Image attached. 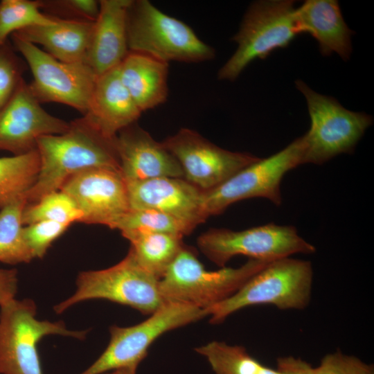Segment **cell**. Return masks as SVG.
<instances>
[{
	"label": "cell",
	"instance_id": "cell-1",
	"mask_svg": "<svg viewBox=\"0 0 374 374\" xmlns=\"http://www.w3.org/2000/svg\"><path fill=\"white\" fill-rule=\"evenodd\" d=\"M115 139L105 136L84 116L71 121L62 134L40 137L36 147L39 170L26 195L27 204L60 190L67 179L82 170L107 168L121 171Z\"/></svg>",
	"mask_w": 374,
	"mask_h": 374
},
{
	"label": "cell",
	"instance_id": "cell-15",
	"mask_svg": "<svg viewBox=\"0 0 374 374\" xmlns=\"http://www.w3.org/2000/svg\"><path fill=\"white\" fill-rule=\"evenodd\" d=\"M69 125L45 111L23 80L0 109V150L14 155L27 154L36 150L40 137L62 134Z\"/></svg>",
	"mask_w": 374,
	"mask_h": 374
},
{
	"label": "cell",
	"instance_id": "cell-29",
	"mask_svg": "<svg viewBox=\"0 0 374 374\" xmlns=\"http://www.w3.org/2000/svg\"><path fill=\"white\" fill-rule=\"evenodd\" d=\"M53 18L40 10L39 0L0 1V44L12 33L36 25L48 24Z\"/></svg>",
	"mask_w": 374,
	"mask_h": 374
},
{
	"label": "cell",
	"instance_id": "cell-36",
	"mask_svg": "<svg viewBox=\"0 0 374 374\" xmlns=\"http://www.w3.org/2000/svg\"><path fill=\"white\" fill-rule=\"evenodd\" d=\"M136 369L133 368H120L114 370L108 374H136Z\"/></svg>",
	"mask_w": 374,
	"mask_h": 374
},
{
	"label": "cell",
	"instance_id": "cell-2",
	"mask_svg": "<svg viewBox=\"0 0 374 374\" xmlns=\"http://www.w3.org/2000/svg\"><path fill=\"white\" fill-rule=\"evenodd\" d=\"M313 269L310 261L292 258L268 262L233 295L206 309L210 322H223L247 307L269 305L281 310L305 309L311 300Z\"/></svg>",
	"mask_w": 374,
	"mask_h": 374
},
{
	"label": "cell",
	"instance_id": "cell-9",
	"mask_svg": "<svg viewBox=\"0 0 374 374\" xmlns=\"http://www.w3.org/2000/svg\"><path fill=\"white\" fill-rule=\"evenodd\" d=\"M208 316L205 309L165 301L146 320L130 327L112 326L102 355L80 374H101L120 368L136 369L150 345L162 334Z\"/></svg>",
	"mask_w": 374,
	"mask_h": 374
},
{
	"label": "cell",
	"instance_id": "cell-26",
	"mask_svg": "<svg viewBox=\"0 0 374 374\" xmlns=\"http://www.w3.org/2000/svg\"><path fill=\"white\" fill-rule=\"evenodd\" d=\"M26 197L0 208V262L17 265L30 262L33 257L24 237L23 211Z\"/></svg>",
	"mask_w": 374,
	"mask_h": 374
},
{
	"label": "cell",
	"instance_id": "cell-7",
	"mask_svg": "<svg viewBox=\"0 0 374 374\" xmlns=\"http://www.w3.org/2000/svg\"><path fill=\"white\" fill-rule=\"evenodd\" d=\"M295 83L306 99L311 123L303 135L304 163L323 164L340 154L353 152L373 118L346 109L334 98L313 91L302 80Z\"/></svg>",
	"mask_w": 374,
	"mask_h": 374
},
{
	"label": "cell",
	"instance_id": "cell-30",
	"mask_svg": "<svg viewBox=\"0 0 374 374\" xmlns=\"http://www.w3.org/2000/svg\"><path fill=\"white\" fill-rule=\"evenodd\" d=\"M9 41L0 44V109L10 100L24 80L26 62Z\"/></svg>",
	"mask_w": 374,
	"mask_h": 374
},
{
	"label": "cell",
	"instance_id": "cell-33",
	"mask_svg": "<svg viewBox=\"0 0 374 374\" xmlns=\"http://www.w3.org/2000/svg\"><path fill=\"white\" fill-rule=\"evenodd\" d=\"M315 374H374V366L337 350L328 353L314 367Z\"/></svg>",
	"mask_w": 374,
	"mask_h": 374
},
{
	"label": "cell",
	"instance_id": "cell-21",
	"mask_svg": "<svg viewBox=\"0 0 374 374\" xmlns=\"http://www.w3.org/2000/svg\"><path fill=\"white\" fill-rule=\"evenodd\" d=\"M52 18L51 24L30 26L12 35L43 46L44 51L60 61L84 62L94 21Z\"/></svg>",
	"mask_w": 374,
	"mask_h": 374
},
{
	"label": "cell",
	"instance_id": "cell-24",
	"mask_svg": "<svg viewBox=\"0 0 374 374\" xmlns=\"http://www.w3.org/2000/svg\"><path fill=\"white\" fill-rule=\"evenodd\" d=\"M39 170L37 149L22 155L0 158V208L26 195Z\"/></svg>",
	"mask_w": 374,
	"mask_h": 374
},
{
	"label": "cell",
	"instance_id": "cell-19",
	"mask_svg": "<svg viewBox=\"0 0 374 374\" xmlns=\"http://www.w3.org/2000/svg\"><path fill=\"white\" fill-rule=\"evenodd\" d=\"M141 114L122 83L116 67L97 77L82 116L105 136L114 139L136 123Z\"/></svg>",
	"mask_w": 374,
	"mask_h": 374
},
{
	"label": "cell",
	"instance_id": "cell-25",
	"mask_svg": "<svg viewBox=\"0 0 374 374\" xmlns=\"http://www.w3.org/2000/svg\"><path fill=\"white\" fill-rule=\"evenodd\" d=\"M195 350L206 357L215 374H283L260 362L241 346L214 341Z\"/></svg>",
	"mask_w": 374,
	"mask_h": 374
},
{
	"label": "cell",
	"instance_id": "cell-16",
	"mask_svg": "<svg viewBox=\"0 0 374 374\" xmlns=\"http://www.w3.org/2000/svg\"><path fill=\"white\" fill-rule=\"evenodd\" d=\"M115 144L121 173L126 183L158 177L184 178L172 154L136 123L119 132Z\"/></svg>",
	"mask_w": 374,
	"mask_h": 374
},
{
	"label": "cell",
	"instance_id": "cell-27",
	"mask_svg": "<svg viewBox=\"0 0 374 374\" xmlns=\"http://www.w3.org/2000/svg\"><path fill=\"white\" fill-rule=\"evenodd\" d=\"M196 226L168 213L152 209H130L114 229L128 232L163 233L183 238Z\"/></svg>",
	"mask_w": 374,
	"mask_h": 374
},
{
	"label": "cell",
	"instance_id": "cell-20",
	"mask_svg": "<svg viewBox=\"0 0 374 374\" xmlns=\"http://www.w3.org/2000/svg\"><path fill=\"white\" fill-rule=\"evenodd\" d=\"M296 17L300 33L310 34L322 55L336 53L344 60L349 59L354 32L345 23L337 1H305L296 8Z\"/></svg>",
	"mask_w": 374,
	"mask_h": 374
},
{
	"label": "cell",
	"instance_id": "cell-14",
	"mask_svg": "<svg viewBox=\"0 0 374 374\" xmlns=\"http://www.w3.org/2000/svg\"><path fill=\"white\" fill-rule=\"evenodd\" d=\"M60 190L69 196L82 212L80 222L114 229L130 210L127 184L118 170L93 168L82 170L67 179Z\"/></svg>",
	"mask_w": 374,
	"mask_h": 374
},
{
	"label": "cell",
	"instance_id": "cell-34",
	"mask_svg": "<svg viewBox=\"0 0 374 374\" xmlns=\"http://www.w3.org/2000/svg\"><path fill=\"white\" fill-rule=\"evenodd\" d=\"M17 283V271L15 269H0V306L15 299Z\"/></svg>",
	"mask_w": 374,
	"mask_h": 374
},
{
	"label": "cell",
	"instance_id": "cell-32",
	"mask_svg": "<svg viewBox=\"0 0 374 374\" xmlns=\"http://www.w3.org/2000/svg\"><path fill=\"white\" fill-rule=\"evenodd\" d=\"M70 226L69 224L42 221L24 226V237L33 258H42L52 243Z\"/></svg>",
	"mask_w": 374,
	"mask_h": 374
},
{
	"label": "cell",
	"instance_id": "cell-35",
	"mask_svg": "<svg viewBox=\"0 0 374 374\" xmlns=\"http://www.w3.org/2000/svg\"><path fill=\"white\" fill-rule=\"evenodd\" d=\"M276 369L283 374H315L314 367L306 361L293 356L278 357Z\"/></svg>",
	"mask_w": 374,
	"mask_h": 374
},
{
	"label": "cell",
	"instance_id": "cell-18",
	"mask_svg": "<svg viewBox=\"0 0 374 374\" xmlns=\"http://www.w3.org/2000/svg\"><path fill=\"white\" fill-rule=\"evenodd\" d=\"M131 0H100L84 62L99 76L119 66L129 53L127 12Z\"/></svg>",
	"mask_w": 374,
	"mask_h": 374
},
{
	"label": "cell",
	"instance_id": "cell-11",
	"mask_svg": "<svg viewBox=\"0 0 374 374\" xmlns=\"http://www.w3.org/2000/svg\"><path fill=\"white\" fill-rule=\"evenodd\" d=\"M202 252L220 267L234 256L271 262L296 253L310 254L314 245L305 240L293 226L269 223L242 231L212 229L197 239Z\"/></svg>",
	"mask_w": 374,
	"mask_h": 374
},
{
	"label": "cell",
	"instance_id": "cell-17",
	"mask_svg": "<svg viewBox=\"0 0 374 374\" xmlns=\"http://www.w3.org/2000/svg\"><path fill=\"white\" fill-rule=\"evenodd\" d=\"M126 184L130 209L157 210L195 226L206 220L203 192L184 178L158 177Z\"/></svg>",
	"mask_w": 374,
	"mask_h": 374
},
{
	"label": "cell",
	"instance_id": "cell-31",
	"mask_svg": "<svg viewBox=\"0 0 374 374\" xmlns=\"http://www.w3.org/2000/svg\"><path fill=\"white\" fill-rule=\"evenodd\" d=\"M41 11L50 17L93 22L100 9L96 0H39Z\"/></svg>",
	"mask_w": 374,
	"mask_h": 374
},
{
	"label": "cell",
	"instance_id": "cell-5",
	"mask_svg": "<svg viewBox=\"0 0 374 374\" xmlns=\"http://www.w3.org/2000/svg\"><path fill=\"white\" fill-rule=\"evenodd\" d=\"M300 34L294 2L258 1L244 15L238 32L232 37L238 44L233 55L217 73L220 80H235L254 60L265 59L272 51L287 46Z\"/></svg>",
	"mask_w": 374,
	"mask_h": 374
},
{
	"label": "cell",
	"instance_id": "cell-4",
	"mask_svg": "<svg viewBox=\"0 0 374 374\" xmlns=\"http://www.w3.org/2000/svg\"><path fill=\"white\" fill-rule=\"evenodd\" d=\"M268 262L249 259L237 268L205 269L191 249L184 247L159 279L163 301L207 309L233 295Z\"/></svg>",
	"mask_w": 374,
	"mask_h": 374
},
{
	"label": "cell",
	"instance_id": "cell-23",
	"mask_svg": "<svg viewBox=\"0 0 374 374\" xmlns=\"http://www.w3.org/2000/svg\"><path fill=\"white\" fill-rule=\"evenodd\" d=\"M130 242L139 262L160 279L184 247L181 237L163 233H121Z\"/></svg>",
	"mask_w": 374,
	"mask_h": 374
},
{
	"label": "cell",
	"instance_id": "cell-13",
	"mask_svg": "<svg viewBox=\"0 0 374 374\" xmlns=\"http://www.w3.org/2000/svg\"><path fill=\"white\" fill-rule=\"evenodd\" d=\"M162 143L179 162L184 179L202 192L217 187L260 159L223 149L189 128L180 129Z\"/></svg>",
	"mask_w": 374,
	"mask_h": 374
},
{
	"label": "cell",
	"instance_id": "cell-8",
	"mask_svg": "<svg viewBox=\"0 0 374 374\" xmlns=\"http://www.w3.org/2000/svg\"><path fill=\"white\" fill-rule=\"evenodd\" d=\"M36 312L29 299L0 306V374H43L37 345L44 337L86 336L87 331L67 330L63 321L37 320Z\"/></svg>",
	"mask_w": 374,
	"mask_h": 374
},
{
	"label": "cell",
	"instance_id": "cell-22",
	"mask_svg": "<svg viewBox=\"0 0 374 374\" xmlns=\"http://www.w3.org/2000/svg\"><path fill=\"white\" fill-rule=\"evenodd\" d=\"M169 63L129 51L118 66L122 83L141 112L166 101Z\"/></svg>",
	"mask_w": 374,
	"mask_h": 374
},
{
	"label": "cell",
	"instance_id": "cell-10",
	"mask_svg": "<svg viewBox=\"0 0 374 374\" xmlns=\"http://www.w3.org/2000/svg\"><path fill=\"white\" fill-rule=\"evenodd\" d=\"M303 136L278 152L246 166L217 187L203 192L204 217L222 213L231 204L245 199L262 197L276 206L282 203L280 185L284 175L304 164Z\"/></svg>",
	"mask_w": 374,
	"mask_h": 374
},
{
	"label": "cell",
	"instance_id": "cell-12",
	"mask_svg": "<svg viewBox=\"0 0 374 374\" xmlns=\"http://www.w3.org/2000/svg\"><path fill=\"white\" fill-rule=\"evenodd\" d=\"M11 39L31 71L33 79L28 87L37 100L66 105L84 115L98 77L90 66L84 62L60 61L15 35Z\"/></svg>",
	"mask_w": 374,
	"mask_h": 374
},
{
	"label": "cell",
	"instance_id": "cell-3",
	"mask_svg": "<svg viewBox=\"0 0 374 374\" xmlns=\"http://www.w3.org/2000/svg\"><path fill=\"white\" fill-rule=\"evenodd\" d=\"M129 51L169 63H199L212 60L215 50L182 21L158 9L148 0H131L127 12Z\"/></svg>",
	"mask_w": 374,
	"mask_h": 374
},
{
	"label": "cell",
	"instance_id": "cell-28",
	"mask_svg": "<svg viewBox=\"0 0 374 374\" xmlns=\"http://www.w3.org/2000/svg\"><path fill=\"white\" fill-rule=\"evenodd\" d=\"M82 212L66 193L57 190L42 197L33 204H27L22 214L24 226L42 221H51L71 225L80 222Z\"/></svg>",
	"mask_w": 374,
	"mask_h": 374
},
{
	"label": "cell",
	"instance_id": "cell-6",
	"mask_svg": "<svg viewBox=\"0 0 374 374\" xmlns=\"http://www.w3.org/2000/svg\"><path fill=\"white\" fill-rule=\"evenodd\" d=\"M159 281L139 262L130 249L127 256L112 267L81 271L75 293L57 304L54 310L60 314L83 301L105 299L151 314L164 302Z\"/></svg>",
	"mask_w": 374,
	"mask_h": 374
}]
</instances>
